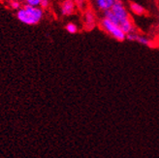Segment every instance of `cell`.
<instances>
[{
	"label": "cell",
	"mask_w": 159,
	"mask_h": 158,
	"mask_svg": "<svg viewBox=\"0 0 159 158\" xmlns=\"http://www.w3.org/2000/svg\"><path fill=\"white\" fill-rule=\"evenodd\" d=\"M74 2L76 4V6L79 8V9H84L85 5H86V0H74Z\"/></svg>",
	"instance_id": "4fadbf2b"
},
{
	"label": "cell",
	"mask_w": 159,
	"mask_h": 158,
	"mask_svg": "<svg viewBox=\"0 0 159 158\" xmlns=\"http://www.w3.org/2000/svg\"><path fill=\"white\" fill-rule=\"evenodd\" d=\"M8 1H11V0H8Z\"/></svg>",
	"instance_id": "9a60e30c"
},
{
	"label": "cell",
	"mask_w": 159,
	"mask_h": 158,
	"mask_svg": "<svg viewBox=\"0 0 159 158\" xmlns=\"http://www.w3.org/2000/svg\"><path fill=\"white\" fill-rule=\"evenodd\" d=\"M138 37V33H136V31H133L131 33L126 34V40L131 41V42H136Z\"/></svg>",
	"instance_id": "8fae6325"
},
{
	"label": "cell",
	"mask_w": 159,
	"mask_h": 158,
	"mask_svg": "<svg viewBox=\"0 0 159 158\" xmlns=\"http://www.w3.org/2000/svg\"><path fill=\"white\" fill-rule=\"evenodd\" d=\"M9 6H10L11 9L16 10V11L20 10V8L22 7L21 3L19 1V0H11V1H9Z\"/></svg>",
	"instance_id": "30bf717a"
},
{
	"label": "cell",
	"mask_w": 159,
	"mask_h": 158,
	"mask_svg": "<svg viewBox=\"0 0 159 158\" xmlns=\"http://www.w3.org/2000/svg\"><path fill=\"white\" fill-rule=\"evenodd\" d=\"M49 6H50V0H42L41 1V6L40 7H41L43 10L49 8Z\"/></svg>",
	"instance_id": "5bb4252c"
},
{
	"label": "cell",
	"mask_w": 159,
	"mask_h": 158,
	"mask_svg": "<svg viewBox=\"0 0 159 158\" xmlns=\"http://www.w3.org/2000/svg\"><path fill=\"white\" fill-rule=\"evenodd\" d=\"M76 8L74 0H64L60 5V13L64 17H69L76 12Z\"/></svg>",
	"instance_id": "5b68a950"
},
{
	"label": "cell",
	"mask_w": 159,
	"mask_h": 158,
	"mask_svg": "<svg viewBox=\"0 0 159 158\" xmlns=\"http://www.w3.org/2000/svg\"><path fill=\"white\" fill-rule=\"evenodd\" d=\"M116 0H95V6L101 12H106L112 9L115 5Z\"/></svg>",
	"instance_id": "8992f818"
},
{
	"label": "cell",
	"mask_w": 159,
	"mask_h": 158,
	"mask_svg": "<svg viewBox=\"0 0 159 158\" xmlns=\"http://www.w3.org/2000/svg\"><path fill=\"white\" fill-rule=\"evenodd\" d=\"M84 25L86 30H91L96 25V16L91 9L85 10L84 14Z\"/></svg>",
	"instance_id": "277c9868"
},
{
	"label": "cell",
	"mask_w": 159,
	"mask_h": 158,
	"mask_svg": "<svg viewBox=\"0 0 159 158\" xmlns=\"http://www.w3.org/2000/svg\"><path fill=\"white\" fill-rule=\"evenodd\" d=\"M103 14H104V18L116 23L119 26H121L123 23L131 20L129 13L121 0H116V3L112 7V9Z\"/></svg>",
	"instance_id": "7a4b0ae2"
},
{
	"label": "cell",
	"mask_w": 159,
	"mask_h": 158,
	"mask_svg": "<svg viewBox=\"0 0 159 158\" xmlns=\"http://www.w3.org/2000/svg\"><path fill=\"white\" fill-rule=\"evenodd\" d=\"M25 4L33 6V7H40L41 6V1L42 0H25Z\"/></svg>",
	"instance_id": "7c38bea8"
},
{
	"label": "cell",
	"mask_w": 159,
	"mask_h": 158,
	"mask_svg": "<svg viewBox=\"0 0 159 158\" xmlns=\"http://www.w3.org/2000/svg\"><path fill=\"white\" fill-rule=\"evenodd\" d=\"M17 19L26 25H36L44 17V10L41 7H33L27 4L23 5L16 13Z\"/></svg>",
	"instance_id": "6da1fadb"
},
{
	"label": "cell",
	"mask_w": 159,
	"mask_h": 158,
	"mask_svg": "<svg viewBox=\"0 0 159 158\" xmlns=\"http://www.w3.org/2000/svg\"><path fill=\"white\" fill-rule=\"evenodd\" d=\"M136 42H138V43L141 44V45H144V46H150V43H152L148 37L143 36V35H140V34H138V37H137Z\"/></svg>",
	"instance_id": "9c48e42d"
},
{
	"label": "cell",
	"mask_w": 159,
	"mask_h": 158,
	"mask_svg": "<svg viewBox=\"0 0 159 158\" xmlns=\"http://www.w3.org/2000/svg\"><path fill=\"white\" fill-rule=\"evenodd\" d=\"M100 26L107 34L112 36L116 41L122 42L126 40V34L122 31L120 26L116 25V23L111 21L110 20L103 18L100 21Z\"/></svg>",
	"instance_id": "3957f363"
},
{
	"label": "cell",
	"mask_w": 159,
	"mask_h": 158,
	"mask_svg": "<svg viewBox=\"0 0 159 158\" xmlns=\"http://www.w3.org/2000/svg\"><path fill=\"white\" fill-rule=\"evenodd\" d=\"M65 29H66L67 32L70 33V34H76L79 31L78 25L74 22H68L66 25V26H65Z\"/></svg>",
	"instance_id": "ba28073f"
},
{
	"label": "cell",
	"mask_w": 159,
	"mask_h": 158,
	"mask_svg": "<svg viewBox=\"0 0 159 158\" xmlns=\"http://www.w3.org/2000/svg\"><path fill=\"white\" fill-rule=\"evenodd\" d=\"M130 10L134 15H137V16H143L146 13L145 8L138 3H131L130 4Z\"/></svg>",
	"instance_id": "52a82bcc"
}]
</instances>
